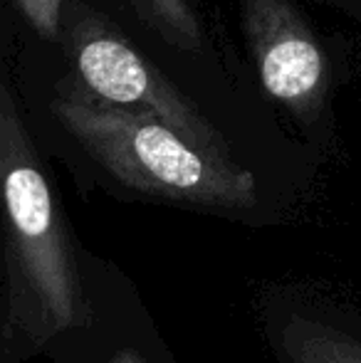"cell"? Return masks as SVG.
Masks as SVG:
<instances>
[{"label":"cell","mask_w":361,"mask_h":363,"mask_svg":"<svg viewBox=\"0 0 361 363\" xmlns=\"http://www.w3.org/2000/svg\"><path fill=\"white\" fill-rule=\"evenodd\" d=\"M70 50L91 96L119 109L154 116L191 146L216 158H231L228 141L213 129L211 121L166 79V74L94 13H74L70 23Z\"/></svg>","instance_id":"3"},{"label":"cell","mask_w":361,"mask_h":363,"mask_svg":"<svg viewBox=\"0 0 361 363\" xmlns=\"http://www.w3.org/2000/svg\"><path fill=\"white\" fill-rule=\"evenodd\" d=\"M279 363H361V331L324 309L282 304L270 316Z\"/></svg>","instance_id":"6"},{"label":"cell","mask_w":361,"mask_h":363,"mask_svg":"<svg viewBox=\"0 0 361 363\" xmlns=\"http://www.w3.org/2000/svg\"><path fill=\"white\" fill-rule=\"evenodd\" d=\"M89 289V319L82 326L55 336L43 354L52 363H169L149 326L136 331L131 306L121 294V282L106 262L84 255Z\"/></svg>","instance_id":"5"},{"label":"cell","mask_w":361,"mask_h":363,"mask_svg":"<svg viewBox=\"0 0 361 363\" xmlns=\"http://www.w3.org/2000/svg\"><path fill=\"white\" fill-rule=\"evenodd\" d=\"M84 255L0 74V274L10 321L38 356L89 319Z\"/></svg>","instance_id":"1"},{"label":"cell","mask_w":361,"mask_h":363,"mask_svg":"<svg viewBox=\"0 0 361 363\" xmlns=\"http://www.w3.org/2000/svg\"><path fill=\"white\" fill-rule=\"evenodd\" d=\"M243 20L265 91L309 121L327 96V60L289 0H243Z\"/></svg>","instance_id":"4"},{"label":"cell","mask_w":361,"mask_h":363,"mask_svg":"<svg viewBox=\"0 0 361 363\" xmlns=\"http://www.w3.org/2000/svg\"><path fill=\"white\" fill-rule=\"evenodd\" d=\"M15 5L40 38L55 40L60 35L62 0H15Z\"/></svg>","instance_id":"8"},{"label":"cell","mask_w":361,"mask_h":363,"mask_svg":"<svg viewBox=\"0 0 361 363\" xmlns=\"http://www.w3.org/2000/svg\"><path fill=\"white\" fill-rule=\"evenodd\" d=\"M52 111L91 161L131 191L211 211L255 206L250 171L191 146L154 116L104 104L79 86L60 91Z\"/></svg>","instance_id":"2"},{"label":"cell","mask_w":361,"mask_h":363,"mask_svg":"<svg viewBox=\"0 0 361 363\" xmlns=\"http://www.w3.org/2000/svg\"><path fill=\"white\" fill-rule=\"evenodd\" d=\"M35 351L18 334L8 314V299H5L3 274H0V363H30L35 359Z\"/></svg>","instance_id":"9"},{"label":"cell","mask_w":361,"mask_h":363,"mask_svg":"<svg viewBox=\"0 0 361 363\" xmlns=\"http://www.w3.org/2000/svg\"><path fill=\"white\" fill-rule=\"evenodd\" d=\"M134 5L176 48L191 50V52L201 50V28L186 0H134Z\"/></svg>","instance_id":"7"}]
</instances>
